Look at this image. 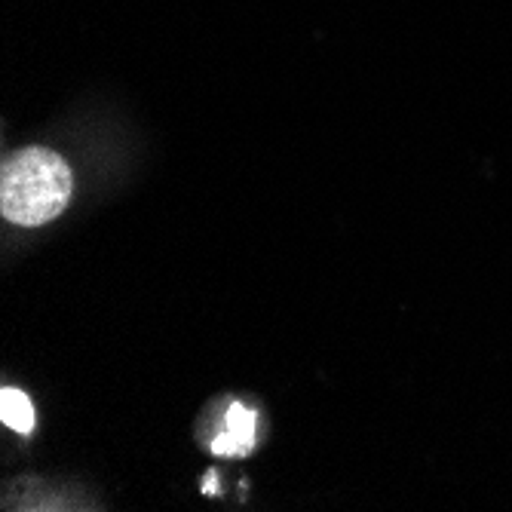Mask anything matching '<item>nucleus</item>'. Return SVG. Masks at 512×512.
I'll list each match as a JSON object with an SVG mask.
<instances>
[{
	"label": "nucleus",
	"instance_id": "f257e3e1",
	"mask_svg": "<svg viewBox=\"0 0 512 512\" xmlns=\"http://www.w3.org/2000/svg\"><path fill=\"white\" fill-rule=\"evenodd\" d=\"M74 191L71 166L50 148H22L0 175V212L19 227H43L65 212Z\"/></svg>",
	"mask_w": 512,
	"mask_h": 512
},
{
	"label": "nucleus",
	"instance_id": "f03ea898",
	"mask_svg": "<svg viewBox=\"0 0 512 512\" xmlns=\"http://www.w3.org/2000/svg\"><path fill=\"white\" fill-rule=\"evenodd\" d=\"M255 445V411L246 405H230L224 436L212 442L215 454H246Z\"/></svg>",
	"mask_w": 512,
	"mask_h": 512
},
{
	"label": "nucleus",
	"instance_id": "7ed1b4c3",
	"mask_svg": "<svg viewBox=\"0 0 512 512\" xmlns=\"http://www.w3.org/2000/svg\"><path fill=\"white\" fill-rule=\"evenodd\" d=\"M0 421H4V427H10L13 433L28 436L34 430L31 399L16 387H4V393H0Z\"/></svg>",
	"mask_w": 512,
	"mask_h": 512
}]
</instances>
